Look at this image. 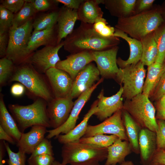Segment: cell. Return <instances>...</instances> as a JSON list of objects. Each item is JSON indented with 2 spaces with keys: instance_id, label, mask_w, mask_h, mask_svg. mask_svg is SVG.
Listing matches in <instances>:
<instances>
[{
  "instance_id": "52",
  "label": "cell",
  "mask_w": 165,
  "mask_h": 165,
  "mask_svg": "<svg viewBox=\"0 0 165 165\" xmlns=\"http://www.w3.org/2000/svg\"><path fill=\"white\" fill-rule=\"evenodd\" d=\"M6 149L3 140L0 141V165H4L3 160L5 156Z\"/></svg>"
},
{
  "instance_id": "56",
  "label": "cell",
  "mask_w": 165,
  "mask_h": 165,
  "mask_svg": "<svg viewBox=\"0 0 165 165\" xmlns=\"http://www.w3.org/2000/svg\"><path fill=\"white\" fill-rule=\"evenodd\" d=\"M53 165H66L63 163H60L58 161L55 160L54 161Z\"/></svg>"
},
{
  "instance_id": "26",
  "label": "cell",
  "mask_w": 165,
  "mask_h": 165,
  "mask_svg": "<svg viewBox=\"0 0 165 165\" xmlns=\"http://www.w3.org/2000/svg\"><path fill=\"white\" fill-rule=\"evenodd\" d=\"M78 20L93 24L98 18L103 17V12L96 0H83L77 10Z\"/></svg>"
},
{
  "instance_id": "37",
  "label": "cell",
  "mask_w": 165,
  "mask_h": 165,
  "mask_svg": "<svg viewBox=\"0 0 165 165\" xmlns=\"http://www.w3.org/2000/svg\"><path fill=\"white\" fill-rule=\"evenodd\" d=\"M93 27L94 30L103 37L114 36L115 28L108 25L106 20L103 17L97 19L93 24Z\"/></svg>"
},
{
  "instance_id": "39",
  "label": "cell",
  "mask_w": 165,
  "mask_h": 165,
  "mask_svg": "<svg viewBox=\"0 0 165 165\" xmlns=\"http://www.w3.org/2000/svg\"><path fill=\"white\" fill-rule=\"evenodd\" d=\"M42 155H54L51 141L46 138H45L36 147L30 156Z\"/></svg>"
},
{
  "instance_id": "58",
  "label": "cell",
  "mask_w": 165,
  "mask_h": 165,
  "mask_svg": "<svg viewBox=\"0 0 165 165\" xmlns=\"http://www.w3.org/2000/svg\"><path fill=\"white\" fill-rule=\"evenodd\" d=\"M149 165H158L156 164H152V163H150Z\"/></svg>"
},
{
  "instance_id": "54",
  "label": "cell",
  "mask_w": 165,
  "mask_h": 165,
  "mask_svg": "<svg viewBox=\"0 0 165 165\" xmlns=\"http://www.w3.org/2000/svg\"><path fill=\"white\" fill-rule=\"evenodd\" d=\"M157 101V102L160 106L165 108V94Z\"/></svg>"
},
{
  "instance_id": "11",
  "label": "cell",
  "mask_w": 165,
  "mask_h": 165,
  "mask_svg": "<svg viewBox=\"0 0 165 165\" xmlns=\"http://www.w3.org/2000/svg\"><path fill=\"white\" fill-rule=\"evenodd\" d=\"M64 45V41H62L57 45L46 46L34 52L26 62L30 63L39 72L45 74L49 69L55 67L61 61L58 52Z\"/></svg>"
},
{
  "instance_id": "46",
  "label": "cell",
  "mask_w": 165,
  "mask_h": 165,
  "mask_svg": "<svg viewBox=\"0 0 165 165\" xmlns=\"http://www.w3.org/2000/svg\"><path fill=\"white\" fill-rule=\"evenodd\" d=\"M9 41L8 31L0 32V57H6Z\"/></svg>"
},
{
  "instance_id": "22",
  "label": "cell",
  "mask_w": 165,
  "mask_h": 165,
  "mask_svg": "<svg viewBox=\"0 0 165 165\" xmlns=\"http://www.w3.org/2000/svg\"><path fill=\"white\" fill-rule=\"evenodd\" d=\"M114 36L125 40L130 47V53L127 60H124L120 57L117 59V63L119 68H122L127 65L136 64L140 61L142 53L141 41L130 37L124 32L116 28Z\"/></svg>"
},
{
  "instance_id": "18",
  "label": "cell",
  "mask_w": 165,
  "mask_h": 165,
  "mask_svg": "<svg viewBox=\"0 0 165 165\" xmlns=\"http://www.w3.org/2000/svg\"><path fill=\"white\" fill-rule=\"evenodd\" d=\"M57 35V24L45 30L33 31L30 37L26 51V62L39 47L43 45L46 46L58 44Z\"/></svg>"
},
{
  "instance_id": "15",
  "label": "cell",
  "mask_w": 165,
  "mask_h": 165,
  "mask_svg": "<svg viewBox=\"0 0 165 165\" xmlns=\"http://www.w3.org/2000/svg\"><path fill=\"white\" fill-rule=\"evenodd\" d=\"M123 88L122 85L119 90L114 95L109 97L104 95L102 90L97 96V110L94 114L101 121L110 117L117 111L122 110L123 106L122 95Z\"/></svg>"
},
{
  "instance_id": "4",
  "label": "cell",
  "mask_w": 165,
  "mask_h": 165,
  "mask_svg": "<svg viewBox=\"0 0 165 165\" xmlns=\"http://www.w3.org/2000/svg\"><path fill=\"white\" fill-rule=\"evenodd\" d=\"M47 105L46 101L38 98L30 105L9 104L8 108L19 129L22 133H24L27 128L35 125L50 128Z\"/></svg>"
},
{
  "instance_id": "23",
  "label": "cell",
  "mask_w": 165,
  "mask_h": 165,
  "mask_svg": "<svg viewBox=\"0 0 165 165\" xmlns=\"http://www.w3.org/2000/svg\"><path fill=\"white\" fill-rule=\"evenodd\" d=\"M97 100L92 104L82 121L73 129L66 134H61L56 137L58 142L63 145L77 141L83 137L88 125V123L89 119L97 110Z\"/></svg>"
},
{
  "instance_id": "12",
  "label": "cell",
  "mask_w": 165,
  "mask_h": 165,
  "mask_svg": "<svg viewBox=\"0 0 165 165\" xmlns=\"http://www.w3.org/2000/svg\"><path fill=\"white\" fill-rule=\"evenodd\" d=\"M71 96L54 98L47 102V111L50 128L56 129L67 120L74 104Z\"/></svg>"
},
{
  "instance_id": "53",
  "label": "cell",
  "mask_w": 165,
  "mask_h": 165,
  "mask_svg": "<svg viewBox=\"0 0 165 165\" xmlns=\"http://www.w3.org/2000/svg\"><path fill=\"white\" fill-rule=\"evenodd\" d=\"M99 163L97 161H88L73 163L70 165H100Z\"/></svg>"
},
{
  "instance_id": "13",
  "label": "cell",
  "mask_w": 165,
  "mask_h": 165,
  "mask_svg": "<svg viewBox=\"0 0 165 165\" xmlns=\"http://www.w3.org/2000/svg\"><path fill=\"white\" fill-rule=\"evenodd\" d=\"M118 46L101 51H91L94 61L97 65L101 78L115 79L119 68L117 66L116 56Z\"/></svg>"
},
{
  "instance_id": "34",
  "label": "cell",
  "mask_w": 165,
  "mask_h": 165,
  "mask_svg": "<svg viewBox=\"0 0 165 165\" xmlns=\"http://www.w3.org/2000/svg\"><path fill=\"white\" fill-rule=\"evenodd\" d=\"M162 25L153 32V35L158 50L155 62L163 64L165 61V24Z\"/></svg>"
},
{
  "instance_id": "30",
  "label": "cell",
  "mask_w": 165,
  "mask_h": 165,
  "mask_svg": "<svg viewBox=\"0 0 165 165\" xmlns=\"http://www.w3.org/2000/svg\"><path fill=\"white\" fill-rule=\"evenodd\" d=\"M140 41L142 48L140 61L144 66H148L155 62L158 54L153 32L147 35Z\"/></svg>"
},
{
  "instance_id": "16",
  "label": "cell",
  "mask_w": 165,
  "mask_h": 165,
  "mask_svg": "<svg viewBox=\"0 0 165 165\" xmlns=\"http://www.w3.org/2000/svg\"><path fill=\"white\" fill-rule=\"evenodd\" d=\"M100 73L97 67L91 62L81 70L73 81L70 96L73 99L91 88L100 79Z\"/></svg>"
},
{
  "instance_id": "17",
  "label": "cell",
  "mask_w": 165,
  "mask_h": 165,
  "mask_svg": "<svg viewBox=\"0 0 165 165\" xmlns=\"http://www.w3.org/2000/svg\"><path fill=\"white\" fill-rule=\"evenodd\" d=\"M93 61L91 51H84L71 54L65 59L59 62L55 67L66 72L73 81L79 72Z\"/></svg>"
},
{
  "instance_id": "48",
  "label": "cell",
  "mask_w": 165,
  "mask_h": 165,
  "mask_svg": "<svg viewBox=\"0 0 165 165\" xmlns=\"http://www.w3.org/2000/svg\"><path fill=\"white\" fill-rule=\"evenodd\" d=\"M57 3L63 4L70 9L77 10L83 0H54Z\"/></svg>"
},
{
  "instance_id": "3",
  "label": "cell",
  "mask_w": 165,
  "mask_h": 165,
  "mask_svg": "<svg viewBox=\"0 0 165 165\" xmlns=\"http://www.w3.org/2000/svg\"><path fill=\"white\" fill-rule=\"evenodd\" d=\"M17 82L22 84L30 95L42 99L48 102L54 98L45 76L37 71L28 62L15 67L9 82Z\"/></svg>"
},
{
  "instance_id": "14",
  "label": "cell",
  "mask_w": 165,
  "mask_h": 165,
  "mask_svg": "<svg viewBox=\"0 0 165 165\" xmlns=\"http://www.w3.org/2000/svg\"><path fill=\"white\" fill-rule=\"evenodd\" d=\"M45 75L54 98L70 96L73 80L68 73L54 67L47 70Z\"/></svg>"
},
{
  "instance_id": "36",
  "label": "cell",
  "mask_w": 165,
  "mask_h": 165,
  "mask_svg": "<svg viewBox=\"0 0 165 165\" xmlns=\"http://www.w3.org/2000/svg\"><path fill=\"white\" fill-rule=\"evenodd\" d=\"M8 159L6 162L7 165H26V154L18 149L17 152H13L11 149L9 144L3 141Z\"/></svg>"
},
{
  "instance_id": "43",
  "label": "cell",
  "mask_w": 165,
  "mask_h": 165,
  "mask_svg": "<svg viewBox=\"0 0 165 165\" xmlns=\"http://www.w3.org/2000/svg\"><path fill=\"white\" fill-rule=\"evenodd\" d=\"M165 94V70L159 82L149 97L150 100L158 101Z\"/></svg>"
},
{
  "instance_id": "19",
  "label": "cell",
  "mask_w": 165,
  "mask_h": 165,
  "mask_svg": "<svg viewBox=\"0 0 165 165\" xmlns=\"http://www.w3.org/2000/svg\"><path fill=\"white\" fill-rule=\"evenodd\" d=\"M138 144L141 165H149L157 149L156 132L148 129H141Z\"/></svg>"
},
{
  "instance_id": "40",
  "label": "cell",
  "mask_w": 165,
  "mask_h": 165,
  "mask_svg": "<svg viewBox=\"0 0 165 165\" xmlns=\"http://www.w3.org/2000/svg\"><path fill=\"white\" fill-rule=\"evenodd\" d=\"M158 129L156 131L157 150L165 149V121L156 119Z\"/></svg>"
},
{
  "instance_id": "33",
  "label": "cell",
  "mask_w": 165,
  "mask_h": 165,
  "mask_svg": "<svg viewBox=\"0 0 165 165\" xmlns=\"http://www.w3.org/2000/svg\"><path fill=\"white\" fill-rule=\"evenodd\" d=\"M36 12L31 0H25V2L20 10L14 16L12 26L18 27L32 19Z\"/></svg>"
},
{
  "instance_id": "7",
  "label": "cell",
  "mask_w": 165,
  "mask_h": 165,
  "mask_svg": "<svg viewBox=\"0 0 165 165\" xmlns=\"http://www.w3.org/2000/svg\"><path fill=\"white\" fill-rule=\"evenodd\" d=\"M33 22L32 19L20 27L12 26L8 31L6 57L16 65L26 61V51L33 32Z\"/></svg>"
},
{
  "instance_id": "50",
  "label": "cell",
  "mask_w": 165,
  "mask_h": 165,
  "mask_svg": "<svg viewBox=\"0 0 165 165\" xmlns=\"http://www.w3.org/2000/svg\"><path fill=\"white\" fill-rule=\"evenodd\" d=\"M0 140L6 141L12 145H14L16 143L13 138L0 126Z\"/></svg>"
},
{
  "instance_id": "9",
  "label": "cell",
  "mask_w": 165,
  "mask_h": 165,
  "mask_svg": "<svg viewBox=\"0 0 165 165\" xmlns=\"http://www.w3.org/2000/svg\"><path fill=\"white\" fill-rule=\"evenodd\" d=\"M122 110L117 111L99 124L88 125L83 137L110 134L116 135L123 140L128 141L122 119Z\"/></svg>"
},
{
  "instance_id": "21",
  "label": "cell",
  "mask_w": 165,
  "mask_h": 165,
  "mask_svg": "<svg viewBox=\"0 0 165 165\" xmlns=\"http://www.w3.org/2000/svg\"><path fill=\"white\" fill-rule=\"evenodd\" d=\"M77 20V10L71 9L64 6L59 9L57 23L58 44L72 31Z\"/></svg>"
},
{
  "instance_id": "6",
  "label": "cell",
  "mask_w": 165,
  "mask_h": 165,
  "mask_svg": "<svg viewBox=\"0 0 165 165\" xmlns=\"http://www.w3.org/2000/svg\"><path fill=\"white\" fill-rule=\"evenodd\" d=\"M108 148L98 147L90 144L74 141L63 145L62 163L67 165L88 161L100 162L106 160Z\"/></svg>"
},
{
  "instance_id": "55",
  "label": "cell",
  "mask_w": 165,
  "mask_h": 165,
  "mask_svg": "<svg viewBox=\"0 0 165 165\" xmlns=\"http://www.w3.org/2000/svg\"><path fill=\"white\" fill-rule=\"evenodd\" d=\"M120 165H134V164L131 161H125L121 163Z\"/></svg>"
},
{
  "instance_id": "1",
  "label": "cell",
  "mask_w": 165,
  "mask_h": 165,
  "mask_svg": "<svg viewBox=\"0 0 165 165\" xmlns=\"http://www.w3.org/2000/svg\"><path fill=\"white\" fill-rule=\"evenodd\" d=\"M120 41L117 37H103L94 29L93 24L81 22L64 41V50L71 54L84 51H101L118 45Z\"/></svg>"
},
{
  "instance_id": "28",
  "label": "cell",
  "mask_w": 165,
  "mask_h": 165,
  "mask_svg": "<svg viewBox=\"0 0 165 165\" xmlns=\"http://www.w3.org/2000/svg\"><path fill=\"white\" fill-rule=\"evenodd\" d=\"M122 117L126 135L132 152L136 154L140 153L138 138L141 128L130 115L122 109Z\"/></svg>"
},
{
  "instance_id": "2",
  "label": "cell",
  "mask_w": 165,
  "mask_h": 165,
  "mask_svg": "<svg viewBox=\"0 0 165 165\" xmlns=\"http://www.w3.org/2000/svg\"><path fill=\"white\" fill-rule=\"evenodd\" d=\"M164 22L160 10L152 6L139 13L118 18L115 27L130 37L140 41Z\"/></svg>"
},
{
  "instance_id": "8",
  "label": "cell",
  "mask_w": 165,
  "mask_h": 165,
  "mask_svg": "<svg viewBox=\"0 0 165 165\" xmlns=\"http://www.w3.org/2000/svg\"><path fill=\"white\" fill-rule=\"evenodd\" d=\"M146 74V70L140 61L136 64L119 68L115 79L120 85L123 84L122 97L126 100L142 93Z\"/></svg>"
},
{
  "instance_id": "44",
  "label": "cell",
  "mask_w": 165,
  "mask_h": 165,
  "mask_svg": "<svg viewBox=\"0 0 165 165\" xmlns=\"http://www.w3.org/2000/svg\"><path fill=\"white\" fill-rule=\"evenodd\" d=\"M25 2L24 0H5L1 5L13 14L17 13L21 9Z\"/></svg>"
},
{
  "instance_id": "10",
  "label": "cell",
  "mask_w": 165,
  "mask_h": 165,
  "mask_svg": "<svg viewBox=\"0 0 165 165\" xmlns=\"http://www.w3.org/2000/svg\"><path fill=\"white\" fill-rule=\"evenodd\" d=\"M101 78L96 84L82 93L74 102L73 108L67 121L61 126L55 129L47 130L48 134L46 138L50 139L61 134H65L73 129L76 126L79 115L86 102L90 98L92 94L97 86L103 81Z\"/></svg>"
},
{
  "instance_id": "41",
  "label": "cell",
  "mask_w": 165,
  "mask_h": 165,
  "mask_svg": "<svg viewBox=\"0 0 165 165\" xmlns=\"http://www.w3.org/2000/svg\"><path fill=\"white\" fill-rule=\"evenodd\" d=\"M54 160L53 156L42 155L30 156L27 161L28 165H53Z\"/></svg>"
},
{
  "instance_id": "5",
  "label": "cell",
  "mask_w": 165,
  "mask_h": 165,
  "mask_svg": "<svg viewBox=\"0 0 165 165\" xmlns=\"http://www.w3.org/2000/svg\"><path fill=\"white\" fill-rule=\"evenodd\" d=\"M123 109L126 111L141 129L156 132L158 125L156 109L149 97L143 93L125 100Z\"/></svg>"
},
{
  "instance_id": "29",
  "label": "cell",
  "mask_w": 165,
  "mask_h": 165,
  "mask_svg": "<svg viewBox=\"0 0 165 165\" xmlns=\"http://www.w3.org/2000/svg\"><path fill=\"white\" fill-rule=\"evenodd\" d=\"M165 70V64L155 62L148 66L146 78L142 93L148 96L149 98Z\"/></svg>"
},
{
  "instance_id": "35",
  "label": "cell",
  "mask_w": 165,
  "mask_h": 165,
  "mask_svg": "<svg viewBox=\"0 0 165 165\" xmlns=\"http://www.w3.org/2000/svg\"><path fill=\"white\" fill-rule=\"evenodd\" d=\"M11 60L6 57L0 59V85L3 86L9 81L14 72L15 67Z\"/></svg>"
},
{
  "instance_id": "49",
  "label": "cell",
  "mask_w": 165,
  "mask_h": 165,
  "mask_svg": "<svg viewBox=\"0 0 165 165\" xmlns=\"http://www.w3.org/2000/svg\"><path fill=\"white\" fill-rule=\"evenodd\" d=\"M25 91V87L20 83H16L11 86L10 92L13 96L18 97L23 94Z\"/></svg>"
},
{
  "instance_id": "31",
  "label": "cell",
  "mask_w": 165,
  "mask_h": 165,
  "mask_svg": "<svg viewBox=\"0 0 165 165\" xmlns=\"http://www.w3.org/2000/svg\"><path fill=\"white\" fill-rule=\"evenodd\" d=\"M59 9L53 10L48 13L42 14L33 21V31L45 30L57 24Z\"/></svg>"
},
{
  "instance_id": "45",
  "label": "cell",
  "mask_w": 165,
  "mask_h": 165,
  "mask_svg": "<svg viewBox=\"0 0 165 165\" xmlns=\"http://www.w3.org/2000/svg\"><path fill=\"white\" fill-rule=\"evenodd\" d=\"M154 0H136L134 15L148 10L152 7Z\"/></svg>"
},
{
  "instance_id": "24",
  "label": "cell",
  "mask_w": 165,
  "mask_h": 165,
  "mask_svg": "<svg viewBox=\"0 0 165 165\" xmlns=\"http://www.w3.org/2000/svg\"><path fill=\"white\" fill-rule=\"evenodd\" d=\"M128 141L118 138L108 148V155L105 165H116L125 161L126 157L132 152Z\"/></svg>"
},
{
  "instance_id": "57",
  "label": "cell",
  "mask_w": 165,
  "mask_h": 165,
  "mask_svg": "<svg viewBox=\"0 0 165 165\" xmlns=\"http://www.w3.org/2000/svg\"><path fill=\"white\" fill-rule=\"evenodd\" d=\"M160 13L162 16L165 22V9L162 10H160Z\"/></svg>"
},
{
  "instance_id": "20",
  "label": "cell",
  "mask_w": 165,
  "mask_h": 165,
  "mask_svg": "<svg viewBox=\"0 0 165 165\" xmlns=\"http://www.w3.org/2000/svg\"><path fill=\"white\" fill-rule=\"evenodd\" d=\"M46 127L41 125H35L31 127L26 133H22L16 145L18 149L26 154H31L36 147L45 138L47 132Z\"/></svg>"
},
{
  "instance_id": "27",
  "label": "cell",
  "mask_w": 165,
  "mask_h": 165,
  "mask_svg": "<svg viewBox=\"0 0 165 165\" xmlns=\"http://www.w3.org/2000/svg\"><path fill=\"white\" fill-rule=\"evenodd\" d=\"M0 97V126L17 143L20 140L22 133L19 129L15 119L7 109L3 95L1 94Z\"/></svg>"
},
{
  "instance_id": "47",
  "label": "cell",
  "mask_w": 165,
  "mask_h": 165,
  "mask_svg": "<svg viewBox=\"0 0 165 165\" xmlns=\"http://www.w3.org/2000/svg\"><path fill=\"white\" fill-rule=\"evenodd\" d=\"M150 163L165 165V150L157 149L151 160Z\"/></svg>"
},
{
  "instance_id": "25",
  "label": "cell",
  "mask_w": 165,
  "mask_h": 165,
  "mask_svg": "<svg viewBox=\"0 0 165 165\" xmlns=\"http://www.w3.org/2000/svg\"><path fill=\"white\" fill-rule=\"evenodd\" d=\"M136 0H103L102 4L112 16L124 18L134 15Z\"/></svg>"
},
{
  "instance_id": "42",
  "label": "cell",
  "mask_w": 165,
  "mask_h": 165,
  "mask_svg": "<svg viewBox=\"0 0 165 165\" xmlns=\"http://www.w3.org/2000/svg\"><path fill=\"white\" fill-rule=\"evenodd\" d=\"M31 2L36 12L44 11L51 9L52 10L58 9L57 8L56 6L58 3L55 2L54 0H31Z\"/></svg>"
},
{
  "instance_id": "51",
  "label": "cell",
  "mask_w": 165,
  "mask_h": 165,
  "mask_svg": "<svg viewBox=\"0 0 165 165\" xmlns=\"http://www.w3.org/2000/svg\"><path fill=\"white\" fill-rule=\"evenodd\" d=\"M156 118L165 121V108L160 106L157 102L156 105Z\"/></svg>"
},
{
  "instance_id": "32",
  "label": "cell",
  "mask_w": 165,
  "mask_h": 165,
  "mask_svg": "<svg viewBox=\"0 0 165 165\" xmlns=\"http://www.w3.org/2000/svg\"><path fill=\"white\" fill-rule=\"evenodd\" d=\"M118 138L115 135L99 134L91 137H83L77 141L99 148H108Z\"/></svg>"
},
{
  "instance_id": "38",
  "label": "cell",
  "mask_w": 165,
  "mask_h": 165,
  "mask_svg": "<svg viewBox=\"0 0 165 165\" xmlns=\"http://www.w3.org/2000/svg\"><path fill=\"white\" fill-rule=\"evenodd\" d=\"M14 14L1 5L0 6V32L8 31L12 26Z\"/></svg>"
},
{
  "instance_id": "59",
  "label": "cell",
  "mask_w": 165,
  "mask_h": 165,
  "mask_svg": "<svg viewBox=\"0 0 165 165\" xmlns=\"http://www.w3.org/2000/svg\"></svg>"
}]
</instances>
